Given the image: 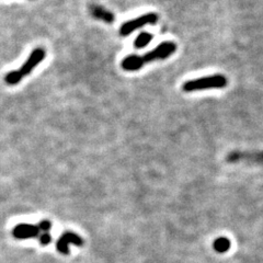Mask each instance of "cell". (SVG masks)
<instances>
[{"mask_svg":"<svg viewBox=\"0 0 263 263\" xmlns=\"http://www.w3.org/2000/svg\"><path fill=\"white\" fill-rule=\"evenodd\" d=\"M177 51V44L174 42H162L153 51L146 53L143 56L129 55L122 61V68L126 71H136L143 68L146 64L155 61L167 60Z\"/></svg>","mask_w":263,"mask_h":263,"instance_id":"1","label":"cell"},{"mask_svg":"<svg viewBox=\"0 0 263 263\" xmlns=\"http://www.w3.org/2000/svg\"><path fill=\"white\" fill-rule=\"evenodd\" d=\"M45 57H46V52L44 48L37 47L35 49H33L32 53L29 56V59L24 62V64L19 69H14L7 73L5 77L6 84L9 86L18 85L24 77L30 75L31 71L34 69L36 66L45 59Z\"/></svg>","mask_w":263,"mask_h":263,"instance_id":"2","label":"cell"},{"mask_svg":"<svg viewBox=\"0 0 263 263\" xmlns=\"http://www.w3.org/2000/svg\"><path fill=\"white\" fill-rule=\"evenodd\" d=\"M227 86V78L223 75H213L193 80H189L183 85L185 92L202 91L209 89H221Z\"/></svg>","mask_w":263,"mask_h":263,"instance_id":"3","label":"cell"},{"mask_svg":"<svg viewBox=\"0 0 263 263\" xmlns=\"http://www.w3.org/2000/svg\"><path fill=\"white\" fill-rule=\"evenodd\" d=\"M157 21H158V15L154 12L139 15L134 20H129L125 23H123L120 29V34L122 36H127L130 34V33H133L137 29L143 28L144 26H146V24H155L157 23Z\"/></svg>","mask_w":263,"mask_h":263,"instance_id":"4","label":"cell"},{"mask_svg":"<svg viewBox=\"0 0 263 263\" xmlns=\"http://www.w3.org/2000/svg\"><path fill=\"white\" fill-rule=\"evenodd\" d=\"M69 243H73L78 247H81L84 245V240L82 238L75 233H65L61 236V238L57 241V250L62 252L63 254H68L69 253Z\"/></svg>","mask_w":263,"mask_h":263,"instance_id":"5","label":"cell"},{"mask_svg":"<svg viewBox=\"0 0 263 263\" xmlns=\"http://www.w3.org/2000/svg\"><path fill=\"white\" fill-rule=\"evenodd\" d=\"M13 236L19 239H30V238H36L40 236L39 226L30 224H20L13 228Z\"/></svg>","mask_w":263,"mask_h":263,"instance_id":"6","label":"cell"},{"mask_svg":"<svg viewBox=\"0 0 263 263\" xmlns=\"http://www.w3.org/2000/svg\"><path fill=\"white\" fill-rule=\"evenodd\" d=\"M90 11H91V14L95 19L101 20L105 23H112L115 19L111 11L104 9L103 7H100V6H92L91 10Z\"/></svg>","mask_w":263,"mask_h":263,"instance_id":"7","label":"cell"},{"mask_svg":"<svg viewBox=\"0 0 263 263\" xmlns=\"http://www.w3.org/2000/svg\"><path fill=\"white\" fill-rule=\"evenodd\" d=\"M153 39H154V35L152 34V33L143 32L136 37L135 42H134V46H135V48H138V49L144 48L152 42Z\"/></svg>","mask_w":263,"mask_h":263,"instance_id":"8","label":"cell"},{"mask_svg":"<svg viewBox=\"0 0 263 263\" xmlns=\"http://www.w3.org/2000/svg\"><path fill=\"white\" fill-rule=\"evenodd\" d=\"M214 248L218 252H226L230 248V241L225 237L218 238L214 242Z\"/></svg>","mask_w":263,"mask_h":263,"instance_id":"9","label":"cell"},{"mask_svg":"<svg viewBox=\"0 0 263 263\" xmlns=\"http://www.w3.org/2000/svg\"><path fill=\"white\" fill-rule=\"evenodd\" d=\"M39 228H40V230H43L44 233H47L48 230L52 228V223L49 220H47V219H44V220H42L40 223Z\"/></svg>","mask_w":263,"mask_h":263,"instance_id":"10","label":"cell"},{"mask_svg":"<svg viewBox=\"0 0 263 263\" xmlns=\"http://www.w3.org/2000/svg\"><path fill=\"white\" fill-rule=\"evenodd\" d=\"M39 238H40V242L42 243L43 246H46V245H48L49 242L52 241V237H51V235H49L48 233H44L42 235H40Z\"/></svg>","mask_w":263,"mask_h":263,"instance_id":"11","label":"cell"}]
</instances>
